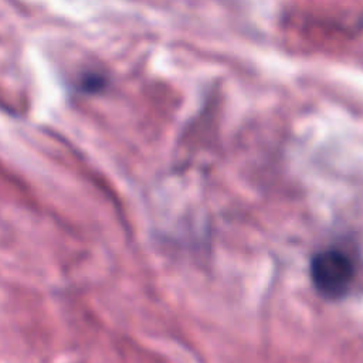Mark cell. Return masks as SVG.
Segmentation results:
<instances>
[{
    "label": "cell",
    "instance_id": "6da1fadb",
    "mask_svg": "<svg viewBox=\"0 0 363 363\" xmlns=\"http://www.w3.org/2000/svg\"><path fill=\"white\" fill-rule=\"evenodd\" d=\"M309 275L315 291L322 298L337 301L349 294L356 277V265L346 251L330 247L313 254Z\"/></svg>",
    "mask_w": 363,
    "mask_h": 363
},
{
    "label": "cell",
    "instance_id": "7a4b0ae2",
    "mask_svg": "<svg viewBox=\"0 0 363 363\" xmlns=\"http://www.w3.org/2000/svg\"><path fill=\"white\" fill-rule=\"evenodd\" d=\"M105 78L99 74H88L86 77L82 78V89L88 92H95L104 88L105 85Z\"/></svg>",
    "mask_w": 363,
    "mask_h": 363
}]
</instances>
